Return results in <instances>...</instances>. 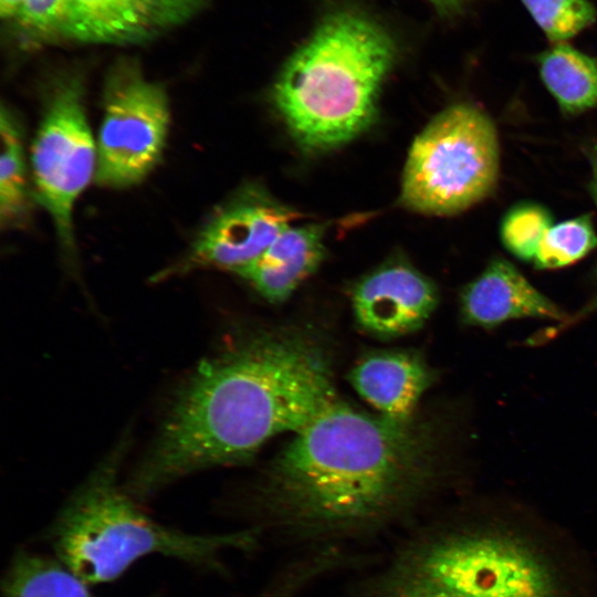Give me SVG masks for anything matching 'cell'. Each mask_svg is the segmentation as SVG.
<instances>
[{
	"label": "cell",
	"instance_id": "21",
	"mask_svg": "<svg viewBox=\"0 0 597 597\" xmlns=\"http://www.w3.org/2000/svg\"><path fill=\"white\" fill-rule=\"evenodd\" d=\"M67 25L66 0H24L13 23L27 46L67 41Z\"/></svg>",
	"mask_w": 597,
	"mask_h": 597
},
{
	"label": "cell",
	"instance_id": "2",
	"mask_svg": "<svg viewBox=\"0 0 597 597\" xmlns=\"http://www.w3.org/2000/svg\"><path fill=\"white\" fill-rule=\"evenodd\" d=\"M336 398L327 350L310 333L250 334L205 359L180 386L125 489L142 501L190 473L248 461Z\"/></svg>",
	"mask_w": 597,
	"mask_h": 597
},
{
	"label": "cell",
	"instance_id": "19",
	"mask_svg": "<svg viewBox=\"0 0 597 597\" xmlns=\"http://www.w3.org/2000/svg\"><path fill=\"white\" fill-rule=\"evenodd\" d=\"M553 43L565 42L589 28L597 9L589 0H521Z\"/></svg>",
	"mask_w": 597,
	"mask_h": 597
},
{
	"label": "cell",
	"instance_id": "22",
	"mask_svg": "<svg viewBox=\"0 0 597 597\" xmlns=\"http://www.w3.org/2000/svg\"><path fill=\"white\" fill-rule=\"evenodd\" d=\"M436 13L444 20H452L463 14L474 0H427Z\"/></svg>",
	"mask_w": 597,
	"mask_h": 597
},
{
	"label": "cell",
	"instance_id": "10",
	"mask_svg": "<svg viewBox=\"0 0 597 597\" xmlns=\"http://www.w3.org/2000/svg\"><path fill=\"white\" fill-rule=\"evenodd\" d=\"M67 41L137 45L193 20L212 0H66Z\"/></svg>",
	"mask_w": 597,
	"mask_h": 597
},
{
	"label": "cell",
	"instance_id": "14",
	"mask_svg": "<svg viewBox=\"0 0 597 597\" xmlns=\"http://www.w3.org/2000/svg\"><path fill=\"white\" fill-rule=\"evenodd\" d=\"M325 227H289L252 263L237 272L271 303L285 301L321 264Z\"/></svg>",
	"mask_w": 597,
	"mask_h": 597
},
{
	"label": "cell",
	"instance_id": "18",
	"mask_svg": "<svg viewBox=\"0 0 597 597\" xmlns=\"http://www.w3.org/2000/svg\"><path fill=\"white\" fill-rule=\"evenodd\" d=\"M597 245V235L589 216H580L552 224L544 234L533 264L557 269L585 256Z\"/></svg>",
	"mask_w": 597,
	"mask_h": 597
},
{
	"label": "cell",
	"instance_id": "13",
	"mask_svg": "<svg viewBox=\"0 0 597 597\" xmlns=\"http://www.w3.org/2000/svg\"><path fill=\"white\" fill-rule=\"evenodd\" d=\"M434 371L411 352L385 350L360 359L348 375L354 389L380 415L408 420L433 384Z\"/></svg>",
	"mask_w": 597,
	"mask_h": 597
},
{
	"label": "cell",
	"instance_id": "23",
	"mask_svg": "<svg viewBox=\"0 0 597 597\" xmlns=\"http://www.w3.org/2000/svg\"><path fill=\"white\" fill-rule=\"evenodd\" d=\"M24 0H0V18L3 22L13 25L17 21Z\"/></svg>",
	"mask_w": 597,
	"mask_h": 597
},
{
	"label": "cell",
	"instance_id": "17",
	"mask_svg": "<svg viewBox=\"0 0 597 597\" xmlns=\"http://www.w3.org/2000/svg\"><path fill=\"white\" fill-rule=\"evenodd\" d=\"M0 219L13 226L25 219L30 209L21 126L10 108H1Z\"/></svg>",
	"mask_w": 597,
	"mask_h": 597
},
{
	"label": "cell",
	"instance_id": "12",
	"mask_svg": "<svg viewBox=\"0 0 597 597\" xmlns=\"http://www.w3.org/2000/svg\"><path fill=\"white\" fill-rule=\"evenodd\" d=\"M462 321L485 329L517 318L562 321L561 308L507 260L496 258L460 294Z\"/></svg>",
	"mask_w": 597,
	"mask_h": 597
},
{
	"label": "cell",
	"instance_id": "24",
	"mask_svg": "<svg viewBox=\"0 0 597 597\" xmlns=\"http://www.w3.org/2000/svg\"><path fill=\"white\" fill-rule=\"evenodd\" d=\"M587 156L589 158V161H590V166H591V175H593V178H591V186H590V190H591V193H593V197H594V201L597 206V144H594L591 146H589L588 150H587ZM596 273H597V264H596Z\"/></svg>",
	"mask_w": 597,
	"mask_h": 597
},
{
	"label": "cell",
	"instance_id": "11",
	"mask_svg": "<svg viewBox=\"0 0 597 597\" xmlns=\"http://www.w3.org/2000/svg\"><path fill=\"white\" fill-rule=\"evenodd\" d=\"M434 284L412 266L394 262L365 276L354 289L353 308L360 327L396 337L420 328L438 305Z\"/></svg>",
	"mask_w": 597,
	"mask_h": 597
},
{
	"label": "cell",
	"instance_id": "5",
	"mask_svg": "<svg viewBox=\"0 0 597 597\" xmlns=\"http://www.w3.org/2000/svg\"><path fill=\"white\" fill-rule=\"evenodd\" d=\"M123 439L72 493L48 531L55 558L88 585L117 579L151 554L198 567L220 565L229 549L250 551L261 528L197 535L163 525L146 514L118 482Z\"/></svg>",
	"mask_w": 597,
	"mask_h": 597
},
{
	"label": "cell",
	"instance_id": "16",
	"mask_svg": "<svg viewBox=\"0 0 597 597\" xmlns=\"http://www.w3.org/2000/svg\"><path fill=\"white\" fill-rule=\"evenodd\" d=\"M57 558L28 549L18 551L3 576L2 597H96Z\"/></svg>",
	"mask_w": 597,
	"mask_h": 597
},
{
	"label": "cell",
	"instance_id": "1",
	"mask_svg": "<svg viewBox=\"0 0 597 597\" xmlns=\"http://www.w3.org/2000/svg\"><path fill=\"white\" fill-rule=\"evenodd\" d=\"M439 430L329 402L269 463L256 516L298 541L371 535L416 513L442 482Z\"/></svg>",
	"mask_w": 597,
	"mask_h": 597
},
{
	"label": "cell",
	"instance_id": "7",
	"mask_svg": "<svg viewBox=\"0 0 597 597\" xmlns=\"http://www.w3.org/2000/svg\"><path fill=\"white\" fill-rule=\"evenodd\" d=\"M41 122L32 145L36 200L50 214L63 251L75 252L73 210L95 178L97 147L85 111V81L75 67L50 74Z\"/></svg>",
	"mask_w": 597,
	"mask_h": 597
},
{
	"label": "cell",
	"instance_id": "20",
	"mask_svg": "<svg viewBox=\"0 0 597 597\" xmlns=\"http://www.w3.org/2000/svg\"><path fill=\"white\" fill-rule=\"evenodd\" d=\"M548 210L537 203L521 202L511 208L501 223L503 245L517 259L532 262L552 226Z\"/></svg>",
	"mask_w": 597,
	"mask_h": 597
},
{
	"label": "cell",
	"instance_id": "8",
	"mask_svg": "<svg viewBox=\"0 0 597 597\" xmlns=\"http://www.w3.org/2000/svg\"><path fill=\"white\" fill-rule=\"evenodd\" d=\"M169 118L164 85L148 80L137 60H116L104 82L94 180L109 188L144 180L163 155Z\"/></svg>",
	"mask_w": 597,
	"mask_h": 597
},
{
	"label": "cell",
	"instance_id": "6",
	"mask_svg": "<svg viewBox=\"0 0 597 597\" xmlns=\"http://www.w3.org/2000/svg\"><path fill=\"white\" fill-rule=\"evenodd\" d=\"M499 176V144L491 118L468 103L440 112L413 140L401 201L418 212L453 214L489 196Z\"/></svg>",
	"mask_w": 597,
	"mask_h": 597
},
{
	"label": "cell",
	"instance_id": "15",
	"mask_svg": "<svg viewBox=\"0 0 597 597\" xmlns=\"http://www.w3.org/2000/svg\"><path fill=\"white\" fill-rule=\"evenodd\" d=\"M541 78L565 115L597 108V59L566 42L536 56Z\"/></svg>",
	"mask_w": 597,
	"mask_h": 597
},
{
	"label": "cell",
	"instance_id": "4",
	"mask_svg": "<svg viewBox=\"0 0 597 597\" xmlns=\"http://www.w3.org/2000/svg\"><path fill=\"white\" fill-rule=\"evenodd\" d=\"M397 54L394 36L369 14L326 13L273 85L275 107L297 144L327 150L366 130Z\"/></svg>",
	"mask_w": 597,
	"mask_h": 597
},
{
	"label": "cell",
	"instance_id": "3",
	"mask_svg": "<svg viewBox=\"0 0 597 597\" xmlns=\"http://www.w3.org/2000/svg\"><path fill=\"white\" fill-rule=\"evenodd\" d=\"M574 562L528 520L458 515L410 535L360 597H595Z\"/></svg>",
	"mask_w": 597,
	"mask_h": 597
},
{
	"label": "cell",
	"instance_id": "9",
	"mask_svg": "<svg viewBox=\"0 0 597 597\" xmlns=\"http://www.w3.org/2000/svg\"><path fill=\"white\" fill-rule=\"evenodd\" d=\"M296 218L262 187L249 184L217 207L186 255L158 277L217 268L237 273L258 259Z\"/></svg>",
	"mask_w": 597,
	"mask_h": 597
}]
</instances>
